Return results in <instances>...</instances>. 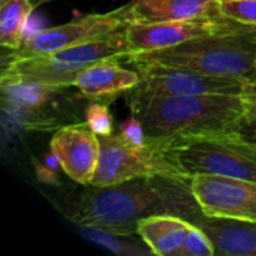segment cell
Listing matches in <instances>:
<instances>
[{"label": "cell", "instance_id": "6da1fadb", "mask_svg": "<svg viewBox=\"0 0 256 256\" xmlns=\"http://www.w3.org/2000/svg\"><path fill=\"white\" fill-rule=\"evenodd\" d=\"M60 210L76 225L111 236L136 234L140 220L156 214H174L189 222L204 216L190 180L146 176L110 186L86 184L64 195Z\"/></svg>", "mask_w": 256, "mask_h": 256}, {"label": "cell", "instance_id": "7a4b0ae2", "mask_svg": "<svg viewBox=\"0 0 256 256\" xmlns=\"http://www.w3.org/2000/svg\"><path fill=\"white\" fill-rule=\"evenodd\" d=\"M148 141L166 144L183 138L226 135L244 116L243 94L126 96Z\"/></svg>", "mask_w": 256, "mask_h": 256}, {"label": "cell", "instance_id": "3957f363", "mask_svg": "<svg viewBox=\"0 0 256 256\" xmlns=\"http://www.w3.org/2000/svg\"><path fill=\"white\" fill-rule=\"evenodd\" d=\"M128 58L132 63H158L256 82V26H243Z\"/></svg>", "mask_w": 256, "mask_h": 256}, {"label": "cell", "instance_id": "277c9868", "mask_svg": "<svg viewBox=\"0 0 256 256\" xmlns=\"http://www.w3.org/2000/svg\"><path fill=\"white\" fill-rule=\"evenodd\" d=\"M128 27H118L94 40L69 46L46 56L8 58L3 70L56 87H74L78 75L88 66L110 58L129 57Z\"/></svg>", "mask_w": 256, "mask_h": 256}, {"label": "cell", "instance_id": "5b68a950", "mask_svg": "<svg viewBox=\"0 0 256 256\" xmlns=\"http://www.w3.org/2000/svg\"><path fill=\"white\" fill-rule=\"evenodd\" d=\"M164 148L188 176L219 174L256 182V148L228 134L176 140Z\"/></svg>", "mask_w": 256, "mask_h": 256}, {"label": "cell", "instance_id": "8992f818", "mask_svg": "<svg viewBox=\"0 0 256 256\" xmlns=\"http://www.w3.org/2000/svg\"><path fill=\"white\" fill-rule=\"evenodd\" d=\"M100 156L96 172L92 178L93 186H110L136 177L166 176L190 180L165 153L159 142L150 141L144 146L130 144L120 132L99 136Z\"/></svg>", "mask_w": 256, "mask_h": 256}, {"label": "cell", "instance_id": "52a82bcc", "mask_svg": "<svg viewBox=\"0 0 256 256\" xmlns=\"http://www.w3.org/2000/svg\"><path fill=\"white\" fill-rule=\"evenodd\" d=\"M134 21L132 2L110 12L84 15L66 24L42 28L26 36L21 46L10 52L8 58H26L52 54L69 46L94 40L118 27L129 26Z\"/></svg>", "mask_w": 256, "mask_h": 256}, {"label": "cell", "instance_id": "ba28073f", "mask_svg": "<svg viewBox=\"0 0 256 256\" xmlns=\"http://www.w3.org/2000/svg\"><path fill=\"white\" fill-rule=\"evenodd\" d=\"M141 75L138 86L126 96H194V94H243L252 82L201 74L184 68L158 63H134Z\"/></svg>", "mask_w": 256, "mask_h": 256}, {"label": "cell", "instance_id": "9c48e42d", "mask_svg": "<svg viewBox=\"0 0 256 256\" xmlns=\"http://www.w3.org/2000/svg\"><path fill=\"white\" fill-rule=\"evenodd\" d=\"M2 96L4 106L26 126L54 128L66 111L68 88L42 84L28 78L2 72Z\"/></svg>", "mask_w": 256, "mask_h": 256}, {"label": "cell", "instance_id": "30bf717a", "mask_svg": "<svg viewBox=\"0 0 256 256\" xmlns=\"http://www.w3.org/2000/svg\"><path fill=\"white\" fill-rule=\"evenodd\" d=\"M243 26L248 24H242L225 15L159 22L134 21L128 27V42L132 51L130 56H134L171 48L216 33L232 32Z\"/></svg>", "mask_w": 256, "mask_h": 256}, {"label": "cell", "instance_id": "8fae6325", "mask_svg": "<svg viewBox=\"0 0 256 256\" xmlns=\"http://www.w3.org/2000/svg\"><path fill=\"white\" fill-rule=\"evenodd\" d=\"M190 188L206 216L256 222V182L219 174H194Z\"/></svg>", "mask_w": 256, "mask_h": 256}, {"label": "cell", "instance_id": "7c38bea8", "mask_svg": "<svg viewBox=\"0 0 256 256\" xmlns=\"http://www.w3.org/2000/svg\"><path fill=\"white\" fill-rule=\"evenodd\" d=\"M50 150L70 180L80 186L92 183L99 164L100 141L86 120L60 126L51 138Z\"/></svg>", "mask_w": 256, "mask_h": 256}, {"label": "cell", "instance_id": "4fadbf2b", "mask_svg": "<svg viewBox=\"0 0 256 256\" xmlns=\"http://www.w3.org/2000/svg\"><path fill=\"white\" fill-rule=\"evenodd\" d=\"M210 238L214 255L256 256V222L202 216L194 222Z\"/></svg>", "mask_w": 256, "mask_h": 256}, {"label": "cell", "instance_id": "5bb4252c", "mask_svg": "<svg viewBox=\"0 0 256 256\" xmlns=\"http://www.w3.org/2000/svg\"><path fill=\"white\" fill-rule=\"evenodd\" d=\"M118 58L98 62L86 68L74 82V87L92 99H114L138 86L141 75L138 70L123 68Z\"/></svg>", "mask_w": 256, "mask_h": 256}, {"label": "cell", "instance_id": "9a60e30c", "mask_svg": "<svg viewBox=\"0 0 256 256\" xmlns=\"http://www.w3.org/2000/svg\"><path fill=\"white\" fill-rule=\"evenodd\" d=\"M194 224L174 216L156 214L138 222L136 236L154 255L176 256L184 244Z\"/></svg>", "mask_w": 256, "mask_h": 256}, {"label": "cell", "instance_id": "2e32d148", "mask_svg": "<svg viewBox=\"0 0 256 256\" xmlns=\"http://www.w3.org/2000/svg\"><path fill=\"white\" fill-rule=\"evenodd\" d=\"M132 12L134 20L142 22L222 15L219 0H134Z\"/></svg>", "mask_w": 256, "mask_h": 256}, {"label": "cell", "instance_id": "e0dca14e", "mask_svg": "<svg viewBox=\"0 0 256 256\" xmlns=\"http://www.w3.org/2000/svg\"><path fill=\"white\" fill-rule=\"evenodd\" d=\"M32 0H0V44L12 51L18 50L26 38V26L33 12Z\"/></svg>", "mask_w": 256, "mask_h": 256}, {"label": "cell", "instance_id": "ac0fdd59", "mask_svg": "<svg viewBox=\"0 0 256 256\" xmlns=\"http://www.w3.org/2000/svg\"><path fill=\"white\" fill-rule=\"evenodd\" d=\"M86 123L92 128V130L98 135H110L114 132V120L108 106L100 102H93L86 108L84 116Z\"/></svg>", "mask_w": 256, "mask_h": 256}, {"label": "cell", "instance_id": "d6986e66", "mask_svg": "<svg viewBox=\"0 0 256 256\" xmlns=\"http://www.w3.org/2000/svg\"><path fill=\"white\" fill-rule=\"evenodd\" d=\"M220 12L242 24L256 26V0H224Z\"/></svg>", "mask_w": 256, "mask_h": 256}, {"label": "cell", "instance_id": "ffe728a7", "mask_svg": "<svg viewBox=\"0 0 256 256\" xmlns=\"http://www.w3.org/2000/svg\"><path fill=\"white\" fill-rule=\"evenodd\" d=\"M176 256H214V249L204 231L194 225L184 244Z\"/></svg>", "mask_w": 256, "mask_h": 256}, {"label": "cell", "instance_id": "44dd1931", "mask_svg": "<svg viewBox=\"0 0 256 256\" xmlns=\"http://www.w3.org/2000/svg\"><path fill=\"white\" fill-rule=\"evenodd\" d=\"M118 132L120 135L129 141L130 144H136V146H144V144H148V138L146 135V130L141 124V122L136 118V117H130L128 120H124L120 128H118Z\"/></svg>", "mask_w": 256, "mask_h": 256}, {"label": "cell", "instance_id": "7402d4cb", "mask_svg": "<svg viewBox=\"0 0 256 256\" xmlns=\"http://www.w3.org/2000/svg\"><path fill=\"white\" fill-rule=\"evenodd\" d=\"M228 135L256 148V118H248L243 116V118L236 124V128Z\"/></svg>", "mask_w": 256, "mask_h": 256}, {"label": "cell", "instance_id": "603a6c76", "mask_svg": "<svg viewBox=\"0 0 256 256\" xmlns=\"http://www.w3.org/2000/svg\"><path fill=\"white\" fill-rule=\"evenodd\" d=\"M62 168L56 154L50 150V156H46L40 164L36 165V172L40 182L45 183H56L57 182V170Z\"/></svg>", "mask_w": 256, "mask_h": 256}, {"label": "cell", "instance_id": "cb8c5ba5", "mask_svg": "<svg viewBox=\"0 0 256 256\" xmlns=\"http://www.w3.org/2000/svg\"><path fill=\"white\" fill-rule=\"evenodd\" d=\"M244 102V117L256 118V82H252L243 93Z\"/></svg>", "mask_w": 256, "mask_h": 256}, {"label": "cell", "instance_id": "d4e9b609", "mask_svg": "<svg viewBox=\"0 0 256 256\" xmlns=\"http://www.w3.org/2000/svg\"><path fill=\"white\" fill-rule=\"evenodd\" d=\"M32 2H33V4H34V8H38V6H40V4L45 3V0H32Z\"/></svg>", "mask_w": 256, "mask_h": 256}, {"label": "cell", "instance_id": "484cf974", "mask_svg": "<svg viewBox=\"0 0 256 256\" xmlns=\"http://www.w3.org/2000/svg\"><path fill=\"white\" fill-rule=\"evenodd\" d=\"M48 2H51V0H45V3H48Z\"/></svg>", "mask_w": 256, "mask_h": 256}, {"label": "cell", "instance_id": "4316f807", "mask_svg": "<svg viewBox=\"0 0 256 256\" xmlns=\"http://www.w3.org/2000/svg\"><path fill=\"white\" fill-rule=\"evenodd\" d=\"M219 2H224V0H219Z\"/></svg>", "mask_w": 256, "mask_h": 256}]
</instances>
